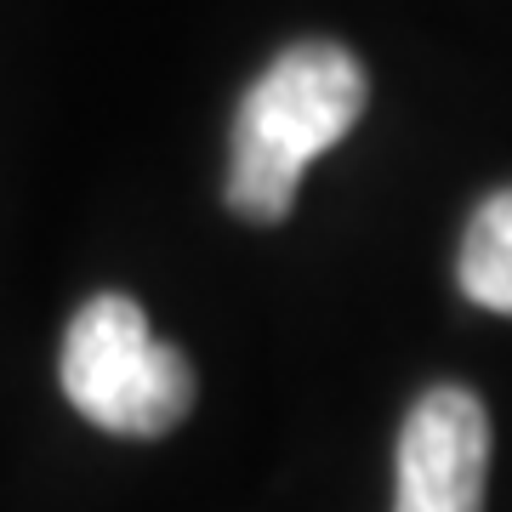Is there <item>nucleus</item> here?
I'll return each instance as SVG.
<instances>
[{"mask_svg":"<svg viewBox=\"0 0 512 512\" xmlns=\"http://www.w3.org/2000/svg\"><path fill=\"white\" fill-rule=\"evenodd\" d=\"M57 382L80 416L120 439H160L194 410V365L148 330L120 291L92 296L63 330Z\"/></svg>","mask_w":512,"mask_h":512,"instance_id":"f03ea898","label":"nucleus"},{"mask_svg":"<svg viewBox=\"0 0 512 512\" xmlns=\"http://www.w3.org/2000/svg\"><path fill=\"white\" fill-rule=\"evenodd\" d=\"M456 279L467 291V302L512 319V183L495 188L490 200L473 211L467 234H461Z\"/></svg>","mask_w":512,"mask_h":512,"instance_id":"20e7f679","label":"nucleus"},{"mask_svg":"<svg viewBox=\"0 0 512 512\" xmlns=\"http://www.w3.org/2000/svg\"><path fill=\"white\" fill-rule=\"evenodd\" d=\"M490 473V410L478 393L427 387L399 427L393 512H484Z\"/></svg>","mask_w":512,"mask_h":512,"instance_id":"7ed1b4c3","label":"nucleus"},{"mask_svg":"<svg viewBox=\"0 0 512 512\" xmlns=\"http://www.w3.org/2000/svg\"><path fill=\"white\" fill-rule=\"evenodd\" d=\"M370 103L365 63L336 40H296L251 80L228 143V211L239 222H285L308 165L359 126Z\"/></svg>","mask_w":512,"mask_h":512,"instance_id":"f257e3e1","label":"nucleus"}]
</instances>
